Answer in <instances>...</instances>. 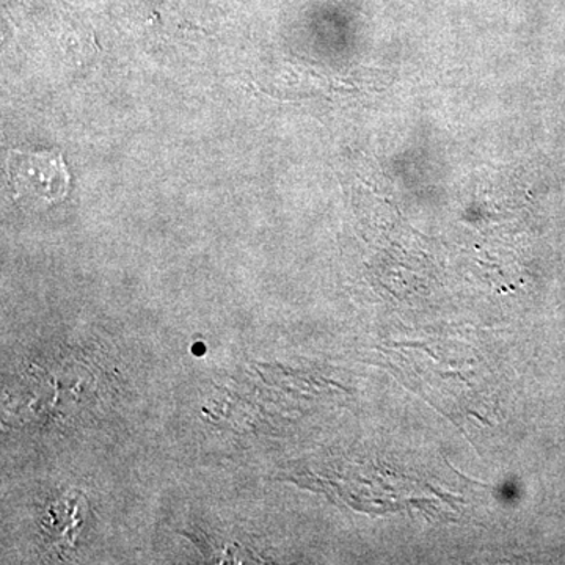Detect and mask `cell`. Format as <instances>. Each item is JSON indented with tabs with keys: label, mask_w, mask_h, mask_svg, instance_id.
<instances>
[{
	"label": "cell",
	"mask_w": 565,
	"mask_h": 565,
	"mask_svg": "<svg viewBox=\"0 0 565 565\" xmlns=\"http://www.w3.org/2000/svg\"><path fill=\"white\" fill-rule=\"evenodd\" d=\"M471 415L476 416V418H479L481 419L482 423H487V424H490L489 422H487V419L484 418H481V416H479L478 414H475V412H471Z\"/></svg>",
	"instance_id": "cell-2"
},
{
	"label": "cell",
	"mask_w": 565,
	"mask_h": 565,
	"mask_svg": "<svg viewBox=\"0 0 565 565\" xmlns=\"http://www.w3.org/2000/svg\"><path fill=\"white\" fill-rule=\"evenodd\" d=\"M6 172L18 200L55 203L68 193L70 173L58 152L10 151Z\"/></svg>",
	"instance_id": "cell-1"
}]
</instances>
